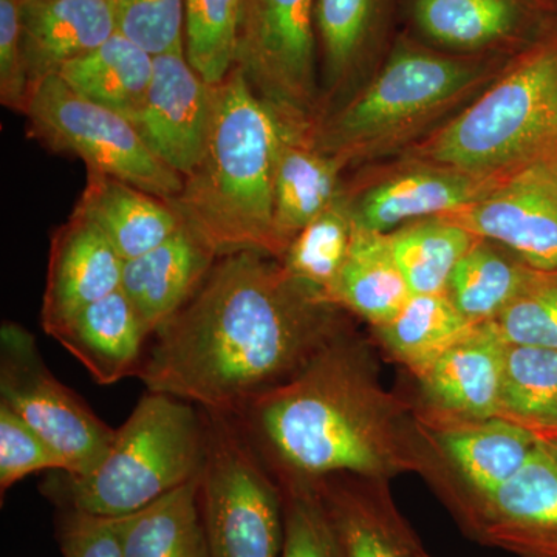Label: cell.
I'll return each instance as SVG.
<instances>
[{
	"label": "cell",
	"mask_w": 557,
	"mask_h": 557,
	"mask_svg": "<svg viewBox=\"0 0 557 557\" xmlns=\"http://www.w3.org/2000/svg\"><path fill=\"white\" fill-rule=\"evenodd\" d=\"M336 309L274 256H223L189 302L153 333L137 376L150 392L236 416L339 338Z\"/></svg>",
	"instance_id": "1"
},
{
	"label": "cell",
	"mask_w": 557,
	"mask_h": 557,
	"mask_svg": "<svg viewBox=\"0 0 557 557\" xmlns=\"http://www.w3.org/2000/svg\"><path fill=\"white\" fill-rule=\"evenodd\" d=\"M233 418L284 483L386 480L420 467L403 410L376 383L364 350L341 336Z\"/></svg>",
	"instance_id": "2"
},
{
	"label": "cell",
	"mask_w": 557,
	"mask_h": 557,
	"mask_svg": "<svg viewBox=\"0 0 557 557\" xmlns=\"http://www.w3.org/2000/svg\"><path fill=\"white\" fill-rule=\"evenodd\" d=\"M277 124L239 69L214 86L207 148L166 200L218 258L258 251L278 258L274 230Z\"/></svg>",
	"instance_id": "3"
},
{
	"label": "cell",
	"mask_w": 557,
	"mask_h": 557,
	"mask_svg": "<svg viewBox=\"0 0 557 557\" xmlns=\"http://www.w3.org/2000/svg\"><path fill=\"white\" fill-rule=\"evenodd\" d=\"M205 449L201 409L148 391L115 431L100 467L86 475L54 472L44 493L64 511L126 518L199 478Z\"/></svg>",
	"instance_id": "4"
},
{
	"label": "cell",
	"mask_w": 557,
	"mask_h": 557,
	"mask_svg": "<svg viewBox=\"0 0 557 557\" xmlns=\"http://www.w3.org/2000/svg\"><path fill=\"white\" fill-rule=\"evenodd\" d=\"M428 153L442 168L486 178L557 159V24L443 127Z\"/></svg>",
	"instance_id": "5"
},
{
	"label": "cell",
	"mask_w": 557,
	"mask_h": 557,
	"mask_svg": "<svg viewBox=\"0 0 557 557\" xmlns=\"http://www.w3.org/2000/svg\"><path fill=\"white\" fill-rule=\"evenodd\" d=\"M200 507L211 557H282L284 494L233 417L201 410Z\"/></svg>",
	"instance_id": "6"
},
{
	"label": "cell",
	"mask_w": 557,
	"mask_h": 557,
	"mask_svg": "<svg viewBox=\"0 0 557 557\" xmlns=\"http://www.w3.org/2000/svg\"><path fill=\"white\" fill-rule=\"evenodd\" d=\"M24 115L33 137L79 157L87 171L112 175L163 200L183 188L182 175L153 156L131 120L83 97L60 75L40 81Z\"/></svg>",
	"instance_id": "7"
},
{
	"label": "cell",
	"mask_w": 557,
	"mask_h": 557,
	"mask_svg": "<svg viewBox=\"0 0 557 557\" xmlns=\"http://www.w3.org/2000/svg\"><path fill=\"white\" fill-rule=\"evenodd\" d=\"M482 72L478 62L401 44L368 89L327 123L317 146L341 157L379 141L442 108Z\"/></svg>",
	"instance_id": "8"
},
{
	"label": "cell",
	"mask_w": 557,
	"mask_h": 557,
	"mask_svg": "<svg viewBox=\"0 0 557 557\" xmlns=\"http://www.w3.org/2000/svg\"><path fill=\"white\" fill-rule=\"evenodd\" d=\"M0 405L49 443L69 474L94 472L115 438V431L47 368L35 336L11 321L0 327Z\"/></svg>",
	"instance_id": "9"
},
{
	"label": "cell",
	"mask_w": 557,
	"mask_h": 557,
	"mask_svg": "<svg viewBox=\"0 0 557 557\" xmlns=\"http://www.w3.org/2000/svg\"><path fill=\"white\" fill-rule=\"evenodd\" d=\"M317 0H245L236 67L277 124L307 134L314 106Z\"/></svg>",
	"instance_id": "10"
},
{
	"label": "cell",
	"mask_w": 557,
	"mask_h": 557,
	"mask_svg": "<svg viewBox=\"0 0 557 557\" xmlns=\"http://www.w3.org/2000/svg\"><path fill=\"white\" fill-rule=\"evenodd\" d=\"M443 218L508 249L537 273L557 274V159L511 172L478 201Z\"/></svg>",
	"instance_id": "11"
},
{
	"label": "cell",
	"mask_w": 557,
	"mask_h": 557,
	"mask_svg": "<svg viewBox=\"0 0 557 557\" xmlns=\"http://www.w3.org/2000/svg\"><path fill=\"white\" fill-rule=\"evenodd\" d=\"M469 533L522 557H557V435H541L496 493L458 512Z\"/></svg>",
	"instance_id": "12"
},
{
	"label": "cell",
	"mask_w": 557,
	"mask_h": 557,
	"mask_svg": "<svg viewBox=\"0 0 557 557\" xmlns=\"http://www.w3.org/2000/svg\"><path fill=\"white\" fill-rule=\"evenodd\" d=\"M214 86L189 64L186 51L153 57L152 79L135 127L157 159L183 178L207 148Z\"/></svg>",
	"instance_id": "13"
},
{
	"label": "cell",
	"mask_w": 557,
	"mask_h": 557,
	"mask_svg": "<svg viewBox=\"0 0 557 557\" xmlns=\"http://www.w3.org/2000/svg\"><path fill=\"white\" fill-rule=\"evenodd\" d=\"M124 260L90 219L73 211L51 237L40 324L51 335L73 314L121 288Z\"/></svg>",
	"instance_id": "14"
},
{
	"label": "cell",
	"mask_w": 557,
	"mask_h": 557,
	"mask_svg": "<svg viewBox=\"0 0 557 557\" xmlns=\"http://www.w3.org/2000/svg\"><path fill=\"white\" fill-rule=\"evenodd\" d=\"M119 32L113 0H21V46L32 90Z\"/></svg>",
	"instance_id": "15"
},
{
	"label": "cell",
	"mask_w": 557,
	"mask_h": 557,
	"mask_svg": "<svg viewBox=\"0 0 557 557\" xmlns=\"http://www.w3.org/2000/svg\"><path fill=\"white\" fill-rule=\"evenodd\" d=\"M505 350L491 324L475 325L420 373L428 401L456 424L500 417Z\"/></svg>",
	"instance_id": "16"
},
{
	"label": "cell",
	"mask_w": 557,
	"mask_h": 557,
	"mask_svg": "<svg viewBox=\"0 0 557 557\" xmlns=\"http://www.w3.org/2000/svg\"><path fill=\"white\" fill-rule=\"evenodd\" d=\"M218 259L197 234L183 225L159 247L124 262L121 289L150 336L199 292Z\"/></svg>",
	"instance_id": "17"
},
{
	"label": "cell",
	"mask_w": 557,
	"mask_h": 557,
	"mask_svg": "<svg viewBox=\"0 0 557 557\" xmlns=\"http://www.w3.org/2000/svg\"><path fill=\"white\" fill-rule=\"evenodd\" d=\"M384 479L343 475L313 485L335 528L343 557H421L424 549L395 509Z\"/></svg>",
	"instance_id": "18"
},
{
	"label": "cell",
	"mask_w": 557,
	"mask_h": 557,
	"mask_svg": "<svg viewBox=\"0 0 557 557\" xmlns=\"http://www.w3.org/2000/svg\"><path fill=\"white\" fill-rule=\"evenodd\" d=\"M101 386L137 375L150 333L123 289L95 300L51 333Z\"/></svg>",
	"instance_id": "19"
},
{
	"label": "cell",
	"mask_w": 557,
	"mask_h": 557,
	"mask_svg": "<svg viewBox=\"0 0 557 557\" xmlns=\"http://www.w3.org/2000/svg\"><path fill=\"white\" fill-rule=\"evenodd\" d=\"M497 182L442 168L409 172L368 190L350 208L355 226L388 234L416 220L443 218L478 201Z\"/></svg>",
	"instance_id": "20"
},
{
	"label": "cell",
	"mask_w": 557,
	"mask_h": 557,
	"mask_svg": "<svg viewBox=\"0 0 557 557\" xmlns=\"http://www.w3.org/2000/svg\"><path fill=\"white\" fill-rule=\"evenodd\" d=\"M541 438L534 429L502 417L450 424L440 434L443 448L460 472L467 491L453 497L454 511L496 493L522 469Z\"/></svg>",
	"instance_id": "21"
},
{
	"label": "cell",
	"mask_w": 557,
	"mask_h": 557,
	"mask_svg": "<svg viewBox=\"0 0 557 557\" xmlns=\"http://www.w3.org/2000/svg\"><path fill=\"white\" fill-rule=\"evenodd\" d=\"M339 160L318 149L306 134L277 124L274 230L281 256L289 242L339 196Z\"/></svg>",
	"instance_id": "22"
},
{
	"label": "cell",
	"mask_w": 557,
	"mask_h": 557,
	"mask_svg": "<svg viewBox=\"0 0 557 557\" xmlns=\"http://www.w3.org/2000/svg\"><path fill=\"white\" fill-rule=\"evenodd\" d=\"M75 211L104 233L124 262L159 247L183 226L166 200L95 171L87 174Z\"/></svg>",
	"instance_id": "23"
},
{
	"label": "cell",
	"mask_w": 557,
	"mask_h": 557,
	"mask_svg": "<svg viewBox=\"0 0 557 557\" xmlns=\"http://www.w3.org/2000/svg\"><path fill=\"white\" fill-rule=\"evenodd\" d=\"M539 0H412L418 30L440 47L479 51L542 27Z\"/></svg>",
	"instance_id": "24"
},
{
	"label": "cell",
	"mask_w": 557,
	"mask_h": 557,
	"mask_svg": "<svg viewBox=\"0 0 557 557\" xmlns=\"http://www.w3.org/2000/svg\"><path fill=\"white\" fill-rule=\"evenodd\" d=\"M410 296L412 292L395 260L388 234L355 226L350 252L330 292V302L346 307L380 327L405 307Z\"/></svg>",
	"instance_id": "25"
},
{
	"label": "cell",
	"mask_w": 557,
	"mask_h": 557,
	"mask_svg": "<svg viewBox=\"0 0 557 557\" xmlns=\"http://www.w3.org/2000/svg\"><path fill=\"white\" fill-rule=\"evenodd\" d=\"M116 520L123 557H211L200 507V475Z\"/></svg>",
	"instance_id": "26"
},
{
	"label": "cell",
	"mask_w": 557,
	"mask_h": 557,
	"mask_svg": "<svg viewBox=\"0 0 557 557\" xmlns=\"http://www.w3.org/2000/svg\"><path fill=\"white\" fill-rule=\"evenodd\" d=\"M152 72V54L116 32L97 49L67 62L58 75L83 97L135 123Z\"/></svg>",
	"instance_id": "27"
},
{
	"label": "cell",
	"mask_w": 557,
	"mask_h": 557,
	"mask_svg": "<svg viewBox=\"0 0 557 557\" xmlns=\"http://www.w3.org/2000/svg\"><path fill=\"white\" fill-rule=\"evenodd\" d=\"M542 273L486 239H478L450 274L446 295L472 324L493 321Z\"/></svg>",
	"instance_id": "28"
},
{
	"label": "cell",
	"mask_w": 557,
	"mask_h": 557,
	"mask_svg": "<svg viewBox=\"0 0 557 557\" xmlns=\"http://www.w3.org/2000/svg\"><path fill=\"white\" fill-rule=\"evenodd\" d=\"M446 293L412 295L401 310L380 325L381 339L418 375L474 330Z\"/></svg>",
	"instance_id": "29"
},
{
	"label": "cell",
	"mask_w": 557,
	"mask_h": 557,
	"mask_svg": "<svg viewBox=\"0 0 557 557\" xmlns=\"http://www.w3.org/2000/svg\"><path fill=\"white\" fill-rule=\"evenodd\" d=\"M388 239L412 295H440L479 237L448 218H431L392 231Z\"/></svg>",
	"instance_id": "30"
},
{
	"label": "cell",
	"mask_w": 557,
	"mask_h": 557,
	"mask_svg": "<svg viewBox=\"0 0 557 557\" xmlns=\"http://www.w3.org/2000/svg\"><path fill=\"white\" fill-rule=\"evenodd\" d=\"M387 9L388 0H317L314 27L329 81L346 79L373 50Z\"/></svg>",
	"instance_id": "31"
},
{
	"label": "cell",
	"mask_w": 557,
	"mask_h": 557,
	"mask_svg": "<svg viewBox=\"0 0 557 557\" xmlns=\"http://www.w3.org/2000/svg\"><path fill=\"white\" fill-rule=\"evenodd\" d=\"M354 234L350 208L338 196L289 242L278 260L300 285L330 300V292L350 252Z\"/></svg>",
	"instance_id": "32"
},
{
	"label": "cell",
	"mask_w": 557,
	"mask_h": 557,
	"mask_svg": "<svg viewBox=\"0 0 557 557\" xmlns=\"http://www.w3.org/2000/svg\"><path fill=\"white\" fill-rule=\"evenodd\" d=\"M502 413L531 426L557 429V348L507 344Z\"/></svg>",
	"instance_id": "33"
},
{
	"label": "cell",
	"mask_w": 557,
	"mask_h": 557,
	"mask_svg": "<svg viewBox=\"0 0 557 557\" xmlns=\"http://www.w3.org/2000/svg\"><path fill=\"white\" fill-rule=\"evenodd\" d=\"M245 0H185V51L189 64L218 86L236 67Z\"/></svg>",
	"instance_id": "34"
},
{
	"label": "cell",
	"mask_w": 557,
	"mask_h": 557,
	"mask_svg": "<svg viewBox=\"0 0 557 557\" xmlns=\"http://www.w3.org/2000/svg\"><path fill=\"white\" fill-rule=\"evenodd\" d=\"M487 324L505 344L557 348V274H542Z\"/></svg>",
	"instance_id": "35"
},
{
	"label": "cell",
	"mask_w": 557,
	"mask_h": 557,
	"mask_svg": "<svg viewBox=\"0 0 557 557\" xmlns=\"http://www.w3.org/2000/svg\"><path fill=\"white\" fill-rule=\"evenodd\" d=\"M282 557H343L335 528L317 487L285 483Z\"/></svg>",
	"instance_id": "36"
},
{
	"label": "cell",
	"mask_w": 557,
	"mask_h": 557,
	"mask_svg": "<svg viewBox=\"0 0 557 557\" xmlns=\"http://www.w3.org/2000/svg\"><path fill=\"white\" fill-rule=\"evenodd\" d=\"M121 35L152 57L185 50V0H113Z\"/></svg>",
	"instance_id": "37"
},
{
	"label": "cell",
	"mask_w": 557,
	"mask_h": 557,
	"mask_svg": "<svg viewBox=\"0 0 557 557\" xmlns=\"http://www.w3.org/2000/svg\"><path fill=\"white\" fill-rule=\"evenodd\" d=\"M40 471L65 472L62 458L21 417L0 405V491Z\"/></svg>",
	"instance_id": "38"
},
{
	"label": "cell",
	"mask_w": 557,
	"mask_h": 557,
	"mask_svg": "<svg viewBox=\"0 0 557 557\" xmlns=\"http://www.w3.org/2000/svg\"><path fill=\"white\" fill-rule=\"evenodd\" d=\"M30 84L21 46V0H0V101L24 113Z\"/></svg>",
	"instance_id": "39"
},
{
	"label": "cell",
	"mask_w": 557,
	"mask_h": 557,
	"mask_svg": "<svg viewBox=\"0 0 557 557\" xmlns=\"http://www.w3.org/2000/svg\"><path fill=\"white\" fill-rule=\"evenodd\" d=\"M60 544L64 557H123L115 519L64 511Z\"/></svg>",
	"instance_id": "40"
},
{
	"label": "cell",
	"mask_w": 557,
	"mask_h": 557,
	"mask_svg": "<svg viewBox=\"0 0 557 557\" xmlns=\"http://www.w3.org/2000/svg\"><path fill=\"white\" fill-rule=\"evenodd\" d=\"M539 2H541L542 5L545 7V9H548L549 11L553 10L552 0H539Z\"/></svg>",
	"instance_id": "41"
},
{
	"label": "cell",
	"mask_w": 557,
	"mask_h": 557,
	"mask_svg": "<svg viewBox=\"0 0 557 557\" xmlns=\"http://www.w3.org/2000/svg\"><path fill=\"white\" fill-rule=\"evenodd\" d=\"M553 9H557V0H552Z\"/></svg>",
	"instance_id": "42"
},
{
	"label": "cell",
	"mask_w": 557,
	"mask_h": 557,
	"mask_svg": "<svg viewBox=\"0 0 557 557\" xmlns=\"http://www.w3.org/2000/svg\"><path fill=\"white\" fill-rule=\"evenodd\" d=\"M421 557H431V556H429L428 553H423V556H421Z\"/></svg>",
	"instance_id": "43"
},
{
	"label": "cell",
	"mask_w": 557,
	"mask_h": 557,
	"mask_svg": "<svg viewBox=\"0 0 557 557\" xmlns=\"http://www.w3.org/2000/svg\"><path fill=\"white\" fill-rule=\"evenodd\" d=\"M556 431H557V429H556Z\"/></svg>",
	"instance_id": "44"
}]
</instances>
